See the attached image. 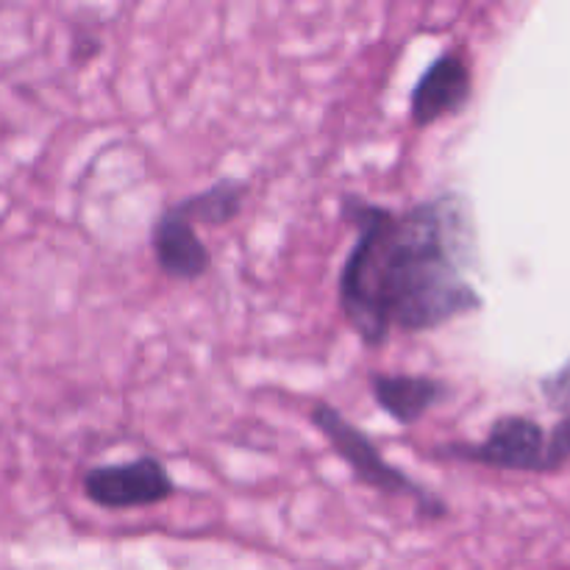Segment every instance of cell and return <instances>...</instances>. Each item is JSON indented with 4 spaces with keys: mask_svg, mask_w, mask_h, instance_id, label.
<instances>
[{
    "mask_svg": "<svg viewBox=\"0 0 570 570\" xmlns=\"http://www.w3.org/2000/svg\"><path fill=\"white\" fill-rule=\"evenodd\" d=\"M473 92V76L468 61L456 50L438 56L417 78L410 95V117L417 128H429L445 117L460 115Z\"/></svg>",
    "mask_w": 570,
    "mask_h": 570,
    "instance_id": "cell-5",
    "label": "cell"
},
{
    "mask_svg": "<svg viewBox=\"0 0 570 570\" xmlns=\"http://www.w3.org/2000/svg\"><path fill=\"white\" fill-rule=\"evenodd\" d=\"M343 215L356 239L340 271L337 301L367 348L387 343L395 326L434 332L484 306L468 282L476 239L462 195H440L406 212L345 195Z\"/></svg>",
    "mask_w": 570,
    "mask_h": 570,
    "instance_id": "cell-1",
    "label": "cell"
},
{
    "mask_svg": "<svg viewBox=\"0 0 570 570\" xmlns=\"http://www.w3.org/2000/svg\"><path fill=\"white\" fill-rule=\"evenodd\" d=\"M150 248H154L156 265L165 276L176 282H195L206 276L212 267V254L198 237L193 223L176 209H165L150 232Z\"/></svg>",
    "mask_w": 570,
    "mask_h": 570,
    "instance_id": "cell-6",
    "label": "cell"
},
{
    "mask_svg": "<svg viewBox=\"0 0 570 570\" xmlns=\"http://www.w3.org/2000/svg\"><path fill=\"white\" fill-rule=\"evenodd\" d=\"M309 421L312 426L326 438V443L332 445L334 454L351 468L356 482L367 484L371 490H382V493L412 499L423 518L438 521V518L445 515V510H449L445 501L440 499V495L429 493L423 484H417L415 479L406 476V473L401 471V468H395L393 462L384 460L382 451L376 449V443H373L362 429H356L337 406L321 401V404L312 406Z\"/></svg>",
    "mask_w": 570,
    "mask_h": 570,
    "instance_id": "cell-2",
    "label": "cell"
},
{
    "mask_svg": "<svg viewBox=\"0 0 570 570\" xmlns=\"http://www.w3.org/2000/svg\"><path fill=\"white\" fill-rule=\"evenodd\" d=\"M440 454L484 468H501V471H557L551 432L523 415L499 417L482 443H451L440 449Z\"/></svg>",
    "mask_w": 570,
    "mask_h": 570,
    "instance_id": "cell-3",
    "label": "cell"
},
{
    "mask_svg": "<svg viewBox=\"0 0 570 570\" xmlns=\"http://www.w3.org/2000/svg\"><path fill=\"white\" fill-rule=\"evenodd\" d=\"M371 393L384 415L401 426H415L423 415L443 404L449 384L443 379L412 373H371Z\"/></svg>",
    "mask_w": 570,
    "mask_h": 570,
    "instance_id": "cell-7",
    "label": "cell"
},
{
    "mask_svg": "<svg viewBox=\"0 0 570 570\" xmlns=\"http://www.w3.org/2000/svg\"><path fill=\"white\" fill-rule=\"evenodd\" d=\"M540 390H543L551 410L560 412L562 417H570V360L560 367V371L546 376L543 382H540Z\"/></svg>",
    "mask_w": 570,
    "mask_h": 570,
    "instance_id": "cell-9",
    "label": "cell"
},
{
    "mask_svg": "<svg viewBox=\"0 0 570 570\" xmlns=\"http://www.w3.org/2000/svg\"><path fill=\"white\" fill-rule=\"evenodd\" d=\"M245 193H248V184L245 181L223 178V181L212 184L204 193L189 195V198L173 204V209L187 217L193 226L195 223H200V226H226L243 209Z\"/></svg>",
    "mask_w": 570,
    "mask_h": 570,
    "instance_id": "cell-8",
    "label": "cell"
},
{
    "mask_svg": "<svg viewBox=\"0 0 570 570\" xmlns=\"http://www.w3.org/2000/svg\"><path fill=\"white\" fill-rule=\"evenodd\" d=\"M83 495L100 510H142L173 499L176 482L156 456L89 468L83 473Z\"/></svg>",
    "mask_w": 570,
    "mask_h": 570,
    "instance_id": "cell-4",
    "label": "cell"
}]
</instances>
